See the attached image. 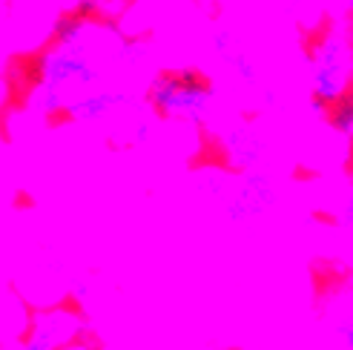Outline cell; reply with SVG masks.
<instances>
[{"instance_id": "cell-3", "label": "cell", "mask_w": 353, "mask_h": 350, "mask_svg": "<svg viewBox=\"0 0 353 350\" xmlns=\"http://www.w3.org/2000/svg\"><path fill=\"white\" fill-rule=\"evenodd\" d=\"M350 34L345 29H330L316 43L310 58V90L316 107H333L347 98L350 90Z\"/></svg>"}, {"instance_id": "cell-4", "label": "cell", "mask_w": 353, "mask_h": 350, "mask_svg": "<svg viewBox=\"0 0 353 350\" xmlns=\"http://www.w3.org/2000/svg\"><path fill=\"white\" fill-rule=\"evenodd\" d=\"M276 204H279V187L273 184V178L264 172H253L233 192L227 213H230L233 221H256L273 213Z\"/></svg>"}, {"instance_id": "cell-6", "label": "cell", "mask_w": 353, "mask_h": 350, "mask_svg": "<svg viewBox=\"0 0 353 350\" xmlns=\"http://www.w3.org/2000/svg\"><path fill=\"white\" fill-rule=\"evenodd\" d=\"M221 147L227 152V161H230L233 167H241V169H253L264 158L261 135L247 124H233L230 130H227L221 135Z\"/></svg>"}, {"instance_id": "cell-7", "label": "cell", "mask_w": 353, "mask_h": 350, "mask_svg": "<svg viewBox=\"0 0 353 350\" xmlns=\"http://www.w3.org/2000/svg\"><path fill=\"white\" fill-rule=\"evenodd\" d=\"M330 124H333V130H336L342 138L353 135V107H350L347 98L330 107Z\"/></svg>"}, {"instance_id": "cell-1", "label": "cell", "mask_w": 353, "mask_h": 350, "mask_svg": "<svg viewBox=\"0 0 353 350\" xmlns=\"http://www.w3.org/2000/svg\"><path fill=\"white\" fill-rule=\"evenodd\" d=\"M98 26L86 17L66 21L58 29V41L38 63V86L55 92L63 107L72 98L101 86V46H98Z\"/></svg>"}, {"instance_id": "cell-5", "label": "cell", "mask_w": 353, "mask_h": 350, "mask_svg": "<svg viewBox=\"0 0 353 350\" xmlns=\"http://www.w3.org/2000/svg\"><path fill=\"white\" fill-rule=\"evenodd\" d=\"M127 103H130V95L123 90L95 86V90L69 101L63 107V112L72 121H78V124H101V121H110L112 115H118Z\"/></svg>"}, {"instance_id": "cell-8", "label": "cell", "mask_w": 353, "mask_h": 350, "mask_svg": "<svg viewBox=\"0 0 353 350\" xmlns=\"http://www.w3.org/2000/svg\"><path fill=\"white\" fill-rule=\"evenodd\" d=\"M66 350H90V347H83V344H72V347H66Z\"/></svg>"}, {"instance_id": "cell-2", "label": "cell", "mask_w": 353, "mask_h": 350, "mask_svg": "<svg viewBox=\"0 0 353 350\" xmlns=\"http://www.w3.org/2000/svg\"><path fill=\"white\" fill-rule=\"evenodd\" d=\"M150 107L170 121L207 124L216 112V92L192 72H164L147 90Z\"/></svg>"}]
</instances>
